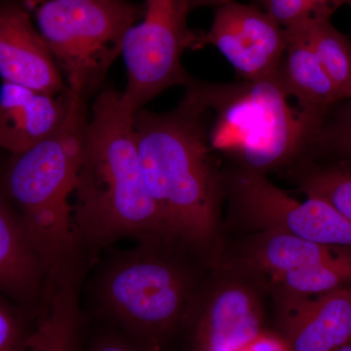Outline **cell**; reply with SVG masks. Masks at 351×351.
Masks as SVG:
<instances>
[{"label": "cell", "mask_w": 351, "mask_h": 351, "mask_svg": "<svg viewBox=\"0 0 351 351\" xmlns=\"http://www.w3.org/2000/svg\"><path fill=\"white\" fill-rule=\"evenodd\" d=\"M345 247L329 246L276 232H263L251 244L248 260L274 280L297 270L326 262Z\"/></svg>", "instance_id": "cell-16"}, {"label": "cell", "mask_w": 351, "mask_h": 351, "mask_svg": "<svg viewBox=\"0 0 351 351\" xmlns=\"http://www.w3.org/2000/svg\"><path fill=\"white\" fill-rule=\"evenodd\" d=\"M134 114L122 92L107 87L88 119L73 211L80 244L92 254L122 237L174 240L145 186Z\"/></svg>", "instance_id": "cell-1"}, {"label": "cell", "mask_w": 351, "mask_h": 351, "mask_svg": "<svg viewBox=\"0 0 351 351\" xmlns=\"http://www.w3.org/2000/svg\"><path fill=\"white\" fill-rule=\"evenodd\" d=\"M245 351H291L281 336L263 331L253 339Z\"/></svg>", "instance_id": "cell-24"}, {"label": "cell", "mask_w": 351, "mask_h": 351, "mask_svg": "<svg viewBox=\"0 0 351 351\" xmlns=\"http://www.w3.org/2000/svg\"><path fill=\"white\" fill-rule=\"evenodd\" d=\"M32 330L19 311L0 300V351H22Z\"/></svg>", "instance_id": "cell-22"}, {"label": "cell", "mask_w": 351, "mask_h": 351, "mask_svg": "<svg viewBox=\"0 0 351 351\" xmlns=\"http://www.w3.org/2000/svg\"><path fill=\"white\" fill-rule=\"evenodd\" d=\"M284 299L281 337L291 351H334L351 343V287Z\"/></svg>", "instance_id": "cell-11"}, {"label": "cell", "mask_w": 351, "mask_h": 351, "mask_svg": "<svg viewBox=\"0 0 351 351\" xmlns=\"http://www.w3.org/2000/svg\"><path fill=\"white\" fill-rule=\"evenodd\" d=\"M334 351H351V343H348V345L341 346V348H339L338 350Z\"/></svg>", "instance_id": "cell-27"}, {"label": "cell", "mask_w": 351, "mask_h": 351, "mask_svg": "<svg viewBox=\"0 0 351 351\" xmlns=\"http://www.w3.org/2000/svg\"><path fill=\"white\" fill-rule=\"evenodd\" d=\"M45 281L43 263L19 215L0 193V293L29 307Z\"/></svg>", "instance_id": "cell-13"}, {"label": "cell", "mask_w": 351, "mask_h": 351, "mask_svg": "<svg viewBox=\"0 0 351 351\" xmlns=\"http://www.w3.org/2000/svg\"><path fill=\"white\" fill-rule=\"evenodd\" d=\"M130 0H41L39 32L69 89L86 97L100 89L121 55L127 31L144 17Z\"/></svg>", "instance_id": "cell-5"}, {"label": "cell", "mask_w": 351, "mask_h": 351, "mask_svg": "<svg viewBox=\"0 0 351 351\" xmlns=\"http://www.w3.org/2000/svg\"><path fill=\"white\" fill-rule=\"evenodd\" d=\"M329 16H317L285 27L295 32L319 60L343 98H351V40Z\"/></svg>", "instance_id": "cell-17"}, {"label": "cell", "mask_w": 351, "mask_h": 351, "mask_svg": "<svg viewBox=\"0 0 351 351\" xmlns=\"http://www.w3.org/2000/svg\"><path fill=\"white\" fill-rule=\"evenodd\" d=\"M308 147L324 149L351 162V98L339 101L325 115Z\"/></svg>", "instance_id": "cell-20"}, {"label": "cell", "mask_w": 351, "mask_h": 351, "mask_svg": "<svg viewBox=\"0 0 351 351\" xmlns=\"http://www.w3.org/2000/svg\"><path fill=\"white\" fill-rule=\"evenodd\" d=\"M87 351H145L122 332L101 336L91 343Z\"/></svg>", "instance_id": "cell-23"}, {"label": "cell", "mask_w": 351, "mask_h": 351, "mask_svg": "<svg viewBox=\"0 0 351 351\" xmlns=\"http://www.w3.org/2000/svg\"><path fill=\"white\" fill-rule=\"evenodd\" d=\"M134 128L145 186L171 237L195 248L210 246L226 186L212 158L204 106L186 88L169 112L137 110Z\"/></svg>", "instance_id": "cell-2"}, {"label": "cell", "mask_w": 351, "mask_h": 351, "mask_svg": "<svg viewBox=\"0 0 351 351\" xmlns=\"http://www.w3.org/2000/svg\"><path fill=\"white\" fill-rule=\"evenodd\" d=\"M286 298L311 297L335 289L351 287V248L319 265L289 272L276 279Z\"/></svg>", "instance_id": "cell-18"}, {"label": "cell", "mask_w": 351, "mask_h": 351, "mask_svg": "<svg viewBox=\"0 0 351 351\" xmlns=\"http://www.w3.org/2000/svg\"><path fill=\"white\" fill-rule=\"evenodd\" d=\"M285 31L287 46L277 71V80L302 112L322 121L345 98L313 50L295 32Z\"/></svg>", "instance_id": "cell-14"}, {"label": "cell", "mask_w": 351, "mask_h": 351, "mask_svg": "<svg viewBox=\"0 0 351 351\" xmlns=\"http://www.w3.org/2000/svg\"><path fill=\"white\" fill-rule=\"evenodd\" d=\"M262 302L246 284L230 281L215 289L193 327V351H245L263 331Z\"/></svg>", "instance_id": "cell-10"}, {"label": "cell", "mask_w": 351, "mask_h": 351, "mask_svg": "<svg viewBox=\"0 0 351 351\" xmlns=\"http://www.w3.org/2000/svg\"><path fill=\"white\" fill-rule=\"evenodd\" d=\"M142 22L124 36V101L134 112L174 86L186 88L195 80L182 66V55L196 50L198 32L189 29L188 0H145Z\"/></svg>", "instance_id": "cell-6"}, {"label": "cell", "mask_w": 351, "mask_h": 351, "mask_svg": "<svg viewBox=\"0 0 351 351\" xmlns=\"http://www.w3.org/2000/svg\"><path fill=\"white\" fill-rule=\"evenodd\" d=\"M211 45L230 62L240 80L276 75L287 46L285 29L256 4L230 0L216 7L207 32H198L196 50Z\"/></svg>", "instance_id": "cell-8"}, {"label": "cell", "mask_w": 351, "mask_h": 351, "mask_svg": "<svg viewBox=\"0 0 351 351\" xmlns=\"http://www.w3.org/2000/svg\"><path fill=\"white\" fill-rule=\"evenodd\" d=\"M115 255L98 284L101 308L119 332L145 351H158L186 318L191 281L179 263L154 245ZM161 241V240H160Z\"/></svg>", "instance_id": "cell-4"}, {"label": "cell", "mask_w": 351, "mask_h": 351, "mask_svg": "<svg viewBox=\"0 0 351 351\" xmlns=\"http://www.w3.org/2000/svg\"><path fill=\"white\" fill-rule=\"evenodd\" d=\"M77 277L51 291L46 313L32 328L22 351H83Z\"/></svg>", "instance_id": "cell-15"}, {"label": "cell", "mask_w": 351, "mask_h": 351, "mask_svg": "<svg viewBox=\"0 0 351 351\" xmlns=\"http://www.w3.org/2000/svg\"><path fill=\"white\" fill-rule=\"evenodd\" d=\"M351 0H255L256 5L269 13L283 27L309 18L329 16Z\"/></svg>", "instance_id": "cell-21"}, {"label": "cell", "mask_w": 351, "mask_h": 351, "mask_svg": "<svg viewBox=\"0 0 351 351\" xmlns=\"http://www.w3.org/2000/svg\"><path fill=\"white\" fill-rule=\"evenodd\" d=\"M22 1L24 2L25 5L29 7V9H34L38 6L40 0H22Z\"/></svg>", "instance_id": "cell-26"}, {"label": "cell", "mask_w": 351, "mask_h": 351, "mask_svg": "<svg viewBox=\"0 0 351 351\" xmlns=\"http://www.w3.org/2000/svg\"><path fill=\"white\" fill-rule=\"evenodd\" d=\"M0 76L4 82L46 94L68 89L22 0H0Z\"/></svg>", "instance_id": "cell-9"}, {"label": "cell", "mask_w": 351, "mask_h": 351, "mask_svg": "<svg viewBox=\"0 0 351 351\" xmlns=\"http://www.w3.org/2000/svg\"><path fill=\"white\" fill-rule=\"evenodd\" d=\"M295 180L307 197L326 201L351 223L350 166H302L295 169Z\"/></svg>", "instance_id": "cell-19"}, {"label": "cell", "mask_w": 351, "mask_h": 351, "mask_svg": "<svg viewBox=\"0 0 351 351\" xmlns=\"http://www.w3.org/2000/svg\"><path fill=\"white\" fill-rule=\"evenodd\" d=\"M71 101L69 88L63 93L50 95L3 82L0 89V147L18 156L43 142L63 123Z\"/></svg>", "instance_id": "cell-12"}, {"label": "cell", "mask_w": 351, "mask_h": 351, "mask_svg": "<svg viewBox=\"0 0 351 351\" xmlns=\"http://www.w3.org/2000/svg\"><path fill=\"white\" fill-rule=\"evenodd\" d=\"M186 87L206 110L212 151L232 157L237 167L262 174L292 162L308 149L321 122L291 104L276 75L230 83L195 78Z\"/></svg>", "instance_id": "cell-3"}, {"label": "cell", "mask_w": 351, "mask_h": 351, "mask_svg": "<svg viewBox=\"0 0 351 351\" xmlns=\"http://www.w3.org/2000/svg\"><path fill=\"white\" fill-rule=\"evenodd\" d=\"M228 1H230V0H188L191 11H193V9L199 8V7H218Z\"/></svg>", "instance_id": "cell-25"}, {"label": "cell", "mask_w": 351, "mask_h": 351, "mask_svg": "<svg viewBox=\"0 0 351 351\" xmlns=\"http://www.w3.org/2000/svg\"><path fill=\"white\" fill-rule=\"evenodd\" d=\"M226 186L243 218L262 232L351 248V223L326 201L316 197L295 200L265 174L245 168L226 174Z\"/></svg>", "instance_id": "cell-7"}]
</instances>
